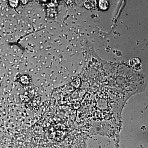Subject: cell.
Wrapping results in <instances>:
<instances>
[{"label": "cell", "instance_id": "6da1fadb", "mask_svg": "<svg viewBox=\"0 0 148 148\" xmlns=\"http://www.w3.org/2000/svg\"><path fill=\"white\" fill-rule=\"evenodd\" d=\"M84 5L86 8L88 9L94 10L96 8L97 2L96 1H86Z\"/></svg>", "mask_w": 148, "mask_h": 148}, {"label": "cell", "instance_id": "7a4b0ae2", "mask_svg": "<svg viewBox=\"0 0 148 148\" xmlns=\"http://www.w3.org/2000/svg\"><path fill=\"white\" fill-rule=\"evenodd\" d=\"M100 8L103 10H106L108 8L109 4L108 2L106 1H100L99 3Z\"/></svg>", "mask_w": 148, "mask_h": 148}]
</instances>
